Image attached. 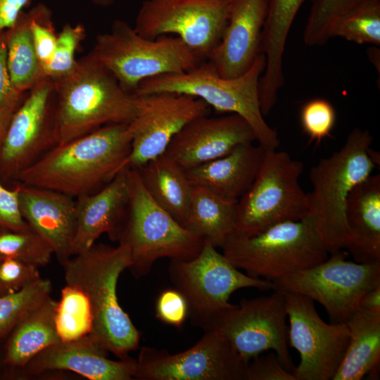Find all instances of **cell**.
<instances>
[{"label":"cell","instance_id":"7dc6e473","mask_svg":"<svg viewBox=\"0 0 380 380\" xmlns=\"http://www.w3.org/2000/svg\"><path fill=\"white\" fill-rule=\"evenodd\" d=\"M91 1L98 6H108L114 2V0H91Z\"/></svg>","mask_w":380,"mask_h":380},{"label":"cell","instance_id":"ba28073f","mask_svg":"<svg viewBox=\"0 0 380 380\" xmlns=\"http://www.w3.org/2000/svg\"><path fill=\"white\" fill-rule=\"evenodd\" d=\"M89 53L131 92L144 80L184 72L202 62L178 37L147 39L122 20L96 36Z\"/></svg>","mask_w":380,"mask_h":380},{"label":"cell","instance_id":"f546056e","mask_svg":"<svg viewBox=\"0 0 380 380\" xmlns=\"http://www.w3.org/2000/svg\"><path fill=\"white\" fill-rule=\"evenodd\" d=\"M33 11L21 12L14 25L6 31L7 62L11 81L21 93L29 91L42 79L32 39Z\"/></svg>","mask_w":380,"mask_h":380},{"label":"cell","instance_id":"8992f818","mask_svg":"<svg viewBox=\"0 0 380 380\" xmlns=\"http://www.w3.org/2000/svg\"><path fill=\"white\" fill-rule=\"evenodd\" d=\"M127 208L118 239L130 251L128 270L134 277L146 276L162 258L189 260L201 251L204 240L185 229L148 194L136 169L127 167Z\"/></svg>","mask_w":380,"mask_h":380},{"label":"cell","instance_id":"30bf717a","mask_svg":"<svg viewBox=\"0 0 380 380\" xmlns=\"http://www.w3.org/2000/svg\"><path fill=\"white\" fill-rule=\"evenodd\" d=\"M341 250L322 262L274 281V288L305 296L322 305L331 323H346L361 298L380 285V262L346 260Z\"/></svg>","mask_w":380,"mask_h":380},{"label":"cell","instance_id":"bcb514c9","mask_svg":"<svg viewBox=\"0 0 380 380\" xmlns=\"http://www.w3.org/2000/svg\"><path fill=\"white\" fill-rule=\"evenodd\" d=\"M13 113L11 110L0 109V146Z\"/></svg>","mask_w":380,"mask_h":380},{"label":"cell","instance_id":"cb8c5ba5","mask_svg":"<svg viewBox=\"0 0 380 380\" xmlns=\"http://www.w3.org/2000/svg\"><path fill=\"white\" fill-rule=\"evenodd\" d=\"M346 249L355 262H380V175H370L350 191L345 204Z\"/></svg>","mask_w":380,"mask_h":380},{"label":"cell","instance_id":"f35d334b","mask_svg":"<svg viewBox=\"0 0 380 380\" xmlns=\"http://www.w3.org/2000/svg\"><path fill=\"white\" fill-rule=\"evenodd\" d=\"M41 277L37 267L14 258L5 259L0 262V296L17 292Z\"/></svg>","mask_w":380,"mask_h":380},{"label":"cell","instance_id":"5b68a950","mask_svg":"<svg viewBox=\"0 0 380 380\" xmlns=\"http://www.w3.org/2000/svg\"><path fill=\"white\" fill-rule=\"evenodd\" d=\"M372 141L369 131L354 128L338 151L310 171L309 215L329 254L346 249L345 204L351 189L375 167L377 153L370 148Z\"/></svg>","mask_w":380,"mask_h":380},{"label":"cell","instance_id":"c3c4849f","mask_svg":"<svg viewBox=\"0 0 380 380\" xmlns=\"http://www.w3.org/2000/svg\"><path fill=\"white\" fill-rule=\"evenodd\" d=\"M2 351L0 353V369L1 368Z\"/></svg>","mask_w":380,"mask_h":380},{"label":"cell","instance_id":"3957f363","mask_svg":"<svg viewBox=\"0 0 380 380\" xmlns=\"http://www.w3.org/2000/svg\"><path fill=\"white\" fill-rule=\"evenodd\" d=\"M57 144L111 124H129L138 113V96L125 89L90 53L53 81Z\"/></svg>","mask_w":380,"mask_h":380},{"label":"cell","instance_id":"4316f807","mask_svg":"<svg viewBox=\"0 0 380 380\" xmlns=\"http://www.w3.org/2000/svg\"><path fill=\"white\" fill-rule=\"evenodd\" d=\"M136 170L151 197L182 224L193 188L186 170L165 153Z\"/></svg>","mask_w":380,"mask_h":380},{"label":"cell","instance_id":"ab89813d","mask_svg":"<svg viewBox=\"0 0 380 380\" xmlns=\"http://www.w3.org/2000/svg\"><path fill=\"white\" fill-rule=\"evenodd\" d=\"M156 312L160 321L179 327L188 316L186 300L177 289H167L157 299Z\"/></svg>","mask_w":380,"mask_h":380},{"label":"cell","instance_id":"ee69618b","mask_svg":"<svg viewBox=\"0 0 380 380\" xmlns=\"http://www.w3.org/2000/svg\"><path fill=\"white\" fill-rule=\"evenodd\" d=\"M31 0H0V35L11 28Z\"/></svg>","mask_w":380,"mask_h":380},{"label":"cell","instance_id":"83f0119b","mask_svg":"<svg viewBox=\"0 0 380 380\" xmlns=\"http://www.w3.org/2000/svg\"><path fill=\"white\" fill-rule=\"evenodd\" d=\"M235 204L193 185L182 225L215 248H222L235 232Z\"/></svg>","mask_w":380,"mask_h":380},{"label":"cell","instance_id":"ac0fdd59","mask_svg":"<svg viewBox=\"0 0 380 380\" xmlns=\"http://www.w3.org/2000/svg\"><path fill=\"white\" fill-rule=\"evenodd\" d=\"M255 141L254 131L241 115H205L187 123L173 137L164 153L186 170L224 156L240 144Z\"/></svg>","mask_w":380,"mask_h":380},{"label":"cell","instance_id":"f1b7e54d","mask_svg":"<svg viewBox=\"0 0 380 380\" xmlns=\"http://www.w3.org/2000/svg\"><path fill=\"white\" fill-rule=\"evenodd\" d=\"M306 1L309 0H267L261 40V53L266 61L262 81L267 86H279L284 81L283 56L286 39L298 11Z\"/></svg>","mask_w":380,"mask_h":380},{"label":"cell","instance_id":"4dcf8cb0","mask_svg":"<svg viewBox=\"0 0 380 380\" xmlns=\"http://www.w3.org/2000/svg\"><path fill=\"white\" fill-rule=\"evenodd\" d=\"M61 341H72L89 335L92 316L89 300L78 288L66 284L61 290L55 315Z\"/></svg>","mask_w":380,"mask_h":380},{"label":"cell","instance_id":"7c38bea8","mask_svg":"<svg viewBox=\"0 0 380 380\" xmlns=\"http://www.w3.org/2000/svg\"><path fill=\"white\" fill-rule=\"evenodd\" d=\"M236 0H146L134 29L155 39L174 34L202 61L219 44Z\"/></svg>","mask_w":380,"mask_h":380},{"label":"cell","instance_id":"d4e9b609","mask_svg":"<svg viewBox=\"0 0 380 380\" xmlns=\"http://www.w3.org/2000/svg\"><path fill=\"white\" fill-rule=\"evenodd\" d=\"M57 301L48 296L6 337L1 368L6 377L24 367L35 355L61 341L56 329Z\"/></svg>","mask_w":380,"mask_h":380},{"label":"cell","instance_id":"f6af8a7d","mask_svg":"<svg viewBox=\"0 0 380 380\" xmlns=\"http://www.w3.org/2000/svg\"><path fill=\"white\" fill-rule=\"evenodd\" d=\"M357 310L368 314L380 315V285L363 296Z\"/></svg>","mask_w":380,"mask_h":380},{"label":"cell","instance_id":"b9f144b4","mask_svg":"<svg viewBox=\"0 0 380 380\" xmlns=\"http://www.w3.org/2000/svg\"><path fill=\"white\" fill-rule=\"evenodd\" d=\"M0 227L22 229L29 227L19 204V186L8 188L0 179Z\"/></svg>","mask_w":380,"mask_h":380},{"label":"cell","instance_id":"8fae6325","mask_svg":"<svg viewBox=\"0 0 380 380\" xmlns=\"http://www.w3.org/2000/svg\"><path fill=\"white\" fill-rule=\"evenodd\" d=\"M169 275L175 289L186 300L188 316L202 327L221 310L229 308L230 296L236 290L274 289V284L243 273L210 242L205 241L194 258L171 261Z\"/></svg>","mask_w":380,"mask_h":380},{"label":"cell","instance_id":"7a4b0ae2","mask_svg":"<svg viewBox=\"0 0 380 380\" xmlns=\"http://www.w3.org/2000/svg\"><path fill=\"white\" fill-rule=\"evenodd\" d=\"M130 262V251L125 244L94 243L62 265L66 284L78 288L89 300L92 316L89 336L119 359L129 357L140 341L139 331L117 296L118 279Z\"/></svg>","mask_w":380,"mask_h":380},{"label":"cell","instance_id":"5bb4252c","mask_svg":"<svg viewBox=\"0 0 380 380\" xmlns=\"http://www.w3.org/2000/svg\"><path fill=\"white\" fill-rule=\"evenodd\" d=\"M248 365L221 334L207 329L196 344L178 353L141 347L133 379L247 380Z\"/></svg>","mask_w":380,"mask_h":380},{"label":"cell","instance_id":"7402d4cb","mask_svg":"<svg viewBox=\"0 0 380 380\" xmlns=\"http://www.w3.org/2000/svg\"><path fill=\"white\" fill-rule=\"evenodd\" d=\"M128 202L127 167L99 191L77 197L72 256L89 248L104 233L117 241Z\"/></svg>","mask_w":380,"mask_h":380},{"label":"cell","instance_id":"8d00e7d4","mask_svg":"<svg viewBox=\"0 0 380 380\" xmlns=\"http://www.w3.org/2000/svg\"><path fill=\"white\" fill-rule=\"evenodd\" d=\"M32 11L31 30L33 43L39 63L45 75L53 56L57 35L50 9L44 4H39L32 8Z\"/></svg>","mask_w":380,"mask_h":380},{"label":"cell","instance_id":"836d02e7","mask_svg":"<svg viewBox=\"0 0 380 380\" xmlns=\"http://www.w3.org/2000/svg\"><path fill=\"white\" fill-rule=\"evenodd\" d=\"M51 289V281L41 277L17 292L0 296V341L50 296Z\"/></svg>","mask_w":380,"mask_h":380},{"label":"cell","instance_id":"484cf974","mask_svg":"<svg viewBox=\"0 0 380 380\" xmlns=\"http://www.w3.org/2000/svg\"><path fill=\"white\" fill-rule=\"evenodd\" d=\"M350 338L343 358L332 380L376 377L380 364V315L357 310L346 322Z\"/></svg>","mask_w":380,"mask_h":380},{"label":"cell","instance_id":"52a82bcc","mask_svg":"<svg viewBox=\"0 0 380 380\" xmlns=\"http://www.w3.org/2000/svg\"><path fill=\"white\" fill-rule=\"evenodd\" d=\"M222 248L236 268L272 282L315 266L329 255L310 215L274 224L253 236L234 233Z\"/></svg>","mask_w":380,"mask_h":380},{"label":"cell","instance_id":"4fadbf2b","mask_svg":"<svg viewBox=\"0 0 380 380\" xmlns=\"http://www.w3.org/2000/svg\"><path fill=\"white\" fill-rule=\"evenodd\" d=\"M243 299L208 319L201 327L221 334L247 362L272 350L281 364L292 372L289 350L287 312L282 291Z\"/></svg>","mask_w":380,"mask_h":380},{"label":"cell","instance_id":"6da1fadb","mask_svg":"<svg viewBox=\"0 0 380 380\" xmlns=\"http://www.w3.org/2000/svg\"><path fill=\"white\" fill-rule=\"evenodd\" d=\"M132 139L129 124L105 125L56 144L23 172L18 183L54 190L73 198L94 193L125 168Z\"/></svg>","mask_w":380,"mask_h":380},{"label":"cell","instance_id":"60d3db41","mask_svg":"<svg viewBox=\"0 0 380 380\" xmlns=\"http://www.w3.org/2000/svg\"><path fill=\"white\" fill-rule=\"evenodd\" d=\"M247 380H296L292 372L281 364L277 355L272 352L257 355L248 362Z\"/></svg>","mask_w":380,"mask_h":380},{"label":"cell","instance_id":"e575fe53","mask_svg":"<svg viewBox=\"0 0 380 380\" xmlns=\"http://www.w3.org/2000/svg\"><path fill=\"white\" fill-rule=\"evenodd\" d=\"M373 0H316L312 3L303 33L305 44H324L329 30L338 18Z\"/></svg>","mask_w":380,"mask_h":380},{"label":"cell","instance_id":"e0dca14e","mask_svg":"<svg viewBox=\"0 0 380 380\" xmlns=\"http://www.w3.org/2000/svg\"><path fill=\"white\" fill-rule=\"evenodd\" d=\"M138 113L129 124L132 147L125 167L137 169L163 155L173 137L190 121L209 115L203 100L186 94H137Z\"/></svg>","mask_w":380,"mask_h":380},{"label":"cell","instance_id":"d6a6232c","mask_svg":"<svg viewBox=\"0 0 380 380\" xmlns=\"http://www.w3.org/2000/svg\"><path fill=\"white\" fill-rule=\"evenodd\" d=\"M53 254L50 244L30 226L22 229L0 227V262L14 258L39 268L48 265Z\"/></svg>","mask_w":380,"mask_h":380},{"label":"cell","instance_id":"1f68e13d","mask_svg":"<svg viewBox=\"0 0 380 380\" xmlns=\"http://www.w3.org/2000/svg\"><path fill=\"white\" fill-rule=\"evenodd\" d=\"M338 37L359 44L380 45V0H373L336 19L329 37Z\"/></svg>","mask_w":380,"mask_h":380},{"label":"cell","instance_id":"603a6c76","mask_svg":"<svg viewBox=\"0 0 380 380\" xmlns=\"http://www.w3.org/2000/svg\"><path fill=\"white\" fill-rule=\"evenodd\" d=\"M265 151L260 144H242L224 156L186 170V172L192 185L236 203L253 183Z\"/></svg>","mask_w":380,"mask_h":380},{"label":"cell","instance_id":"ffe728a7","mask_svg":"<svg viewBox=\"0 0 380 380\" xmlns=\"http://www.w3.org/2000/svg\"><path fill=\"white\" fill-rule=\"evenodd\" d=\"M267 0H236L219 44L208 61L218 74L234 78L247 72L261 53Z\"/></svg>","mask_w":380,"mask_h":380},{"label":"cell","instance_id":"7bdbcfd3","mask_svg":"<svg viewBox=\"0 0 380 380\" xmlns=\"http://www.w3.org/2000/svg\"><path fill=\"white\" fill-rule=\"evenodd\" d=\"M13 84L7 62L6 31L0 35V109L15 111L25 99Z\"/></svg>","mask_w":380,"mask_h":380},{"label":"cell","instance_id":"44dd1931","mask_svg":"<svg viewBox=\"0 0 380 380\" xmlns=\"http://www.w3.org/2000/svg\"><path fill=\"white\" fill-rule=\"evenodd\" d=\"M18 184L24 220L50 244L63 265L72 256L77 224L75 200L54 190Z\"/></svg>","mask_w":380,"mask_h":380},{"label":"cell","instance_id":"9c48e42d","mask_svg":"<svg viewBox=\"0 0 380 380\" xmlns=\"http://www.w3.org/2000/svg\"><path fill=\"white\" fill-rule=\"evenodd\" d=\"M303 163L285 151H266L249 189L235 204V234L253 236L274 224L309 215L299 179Z\"/></svg>","mask_w":380,"mask_h":380},{"label":"cell","instance_id":"d6986e66","mask_svg":"<svg viewBox=\"0 0 380 380\" xmlns=\"http://www.w3.org/2000/svg\"><path fill=\"white\" fill-rule=\"evenodd\" d=\"M107 354L89 335L60 341L35 355L13 377L29 379L53 372H72L90 380H132L136 359L112 360Z\"/></svg>","mask_w":380,"mask_h":380},{"label":"cell","instance_id":"d590c367","mask_svg":"<svg viewBox=\"0 0 380 380\" xmlns=\"http://www.w3.org/2000/svg\"><path fill=\"white\" fill-rule=\"evenodd\" d=\"M85 28L82 24L72 25L66 23L57 35L52 60L45 75L52 81L68 74L75 66V53L80 44L85 37Z\"/></svg>","mask_w":380,"mask_h":380},{"label":"cell","instance_id":"74e56055","mask_svg":"<svg viewBox=\"0 0 380 380\" xmlns=\"http://www.w3.org/2000/svg\"><path fill=\"white\" fill-rule=\"evenodd\" d=\"M300 122L310 141L319 143L331 135L336 122L334 108L324 99H312L303 106Z\"/></svg>","mask_w":380,"mask_h":380},{"label":"cell","instance_id":"277c9868","mask_svg":"<svg viewBox=\"0 0 380 380\" xmlns=\"http://www.w3.org/2000/svg\"><path fill=\"white\" fill-rule=\"evenodd\" d=\"M265 63V56L260 53L244 74L225 78L206 60L184 72L163 74L144 80L134 93L189 95L203 100L218 113L238 114L251 126L258 144L265 151L274 150L279 146V139L277 131L265 120L258 94L259 80Z\"/></svg>","mask_w":380,"mask_h":380},{"label":"cell","instance_id":"9a60e30c","mask_svg":"<svg viewBox=\"0 0 380 380\" xmlns=\"http://www.w3.org/2000/svg\"><path fill=\"white\" fill-rule=\"evenodd\" d=\"M29 91L14 111L0 146V179L6 186H15L21 173L57 144L53 81L45 77Z\"/></svg>","mask_w":380,"mask_h":380},{"label":"cell","instance_id":"2e32d148","mask_svg":"<svg viewBox=\"0 0 380 380\" xmlns=\"http://www.w3.org/2000/svg\"><path fill=\"white\" fill-rule=\"evenodd\" d=\"M282 291L289 322V344L300 358L292 370L296 379L332 380L348 345L350 333L346 324L326 323L312 299Z\"/></svg>","mask_w":380,"mask_h":380}]
</instances>
